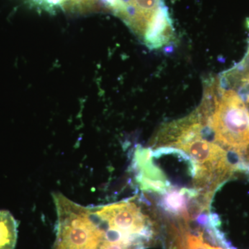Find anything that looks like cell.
Instances as JSON below:
<instances>
[{
  "label": "cell",
  "mask_w": 249,
  "mask_h": 249,
  "mask_svg": "<svg viewBox=\"0 0 249 249\" xmlns=\"http://www.w3.org/2000/svg\"><path fill=\"white\" fill-rule=\"evenodd\" d=\"M30 1L34 5L45 11L53 12L55 10L64 8L66 0H30Z\"/></svg>",
  "instance_id": "11"
},
{
  "label": "cell",
  "mask_w": 249,
  "mask_h": 249,
  "mask_svg": "<svg viewBox=\"0 0 249 249\" xmlns=\"http://www.w3.org/2000/svg\"><path fill=\"white\" fill-rule=\"evenodd\" d=\"M247 27L249 29V19ZM219 78L223 86L235 90L242 99L249 96V39L248 48L243 59L235 66L224 72Z\"/></svg>",
  "instance_id": "8"
},
{
  "label": "cell",
  "mask_w": 249,
  "mask_h": 249,
  "mask_svg": "<svg viewBox=\"0 0 249 249\" xmlns=\"http://www.w3.org/2000/svg\"><path fill=\"white\" fill-rule=\"evenodd\" d=\"M201 196L195 188H169L164 193L161 201L162 207L167 212L182 219L188 224L193 219L189 211L191 199Z\"/></svg>",
  "instance_id": "7"
},
{
  "label": "cell",
  "mask_w": 249,
  "mask_h": 249,
  "mask_svg": "<svg viewBox=\"0 0 249 249\" xmlns=\"http://www.w3.org/2000/svg\"><path fill=\"white\" fill-rule=\"evenodd\" d=\"M173 35L171 18L168 9L162 3L149 23L142 40L149 49H157L170 42Z\"/></svg>",
  "instance_id": "6"
},
{
  "label": "cell",
  "mask_w": 249,
  "mask_h": 249,
  "mask_svg": "<svg viewBox=\"0 0 249 249\" xmlns=\"http://www.w3.org/2000/svg\"><path fill=\"white\" fill-rule=\"evenodd\" d=\"M206 247H207V248L209 249H222V248H219V247H212V246L207 245V244H206Z\"/></svg>",
  "instance_id": "13"
},
{
  "label": "cell",
  "mask_w": 249,
  "mask_h": 249,
  "mask_svg": "<svg viewBox=\"0 0 249 249\" xmlns=\"http://www.w3.org/2000/svg\"><path fill=\"white\" fill-rule=\"evenodd\" d=\"M174 240L179 245L181 249H209L203 239V232H199V235H193L187 231V226L184 223L180 224L179 228L174 229Z\"/></svg>",
  "instance_id": "10"
},
{
  "label": "cell",
  "mask_w": 249,
  "mask_h": 249,
  "mask_svg": "<svg viewBox=\"0 0 249 249\" xmlns=\"http://www.w3.org/2000/svg\"><path fill=\"white\" fill-rule=\"evenodd\" d=\"M197 109L214 142L239 157V169L249 171V111L238 93L211 78Z\"/></svg>",
  "instance_id": "1"
},
{
  "label": "cell",
  "mask_w": 249,
  "mask_h": 249,
  "mask_svg": "<svg viewBox=\"0 0 249 249\" xmlns=\"http://www.w3.org/2000/svg\"><path fill=\"white\" fill-rule=\"evenodd\" d=\"M243 101H245L246 106H247V107L248 108L249 111V96H247V97L244 98Z\"/></svg>",
  "instance_id": "12"
},
{
  "label": "cell",
  "mask_w": 249,
  "mask_h": 249,
  "mask_svg": "<svg viewBox=\"0 0 249 249\" xmlns=\"http://www.w3.org/2000/svg\"><path fill=\"white\" fill-rule=\"evenodd\" d=\"M203 136L204 132L176 142L170 147L181 150L189 156L194 168L195 189L202 196L212 197L216 190L239 168L229 160L225 149L203 138Z\"/></svg>",
  "instance_id": "2"
},
{
  "label": "cell",
  "mask_w": 249,
  "mask_h": 249,
  "mask_svg": "<svg viewBox=\"0 0 249 249\" xmlns=\"http://www.w3.org/2000/svg\"><path fill=\"white\" fill-rule=\"evenodd\" d=\"M18 222L7 211H0V249H15L18 240Z\"/></svg>",
  "instance_id": "9"
},
{
  "label": "cell",
  "mask_w": 249,
  "mask_h": 249,
  "mask_svg": "<svg viewBox=\"0 0 249 249\" xmlns=\"http://www.w3.org/2000/svg\"><path fill=\"white\" fill-rule=\"evenodd\" d=\"M162 3L161 0H117L114 14L142 38L149 23Z\"/></svg>",
  "instance_id": "4"
},
{
  "label": "cell",
  "mask_w": 249,
  "mask_h": 249,
  "mask_svg": "<svg viewBox=\"0 0 249 249\" xmlns=\"http://www.w3.org/2000/svg\"><path fill=\"white\" fill-rule=\"evenodd\" d=\"M152 152L149 149L138 148L134 156V163L138 170L137 181L144 191L164 194L170 188L164 174L152 162Z\"/></svg>",
  "instance_id": "5"
},
{
  "label": "cell",
  "mask_w": 249,
  "mask_h": 249,
  "mask_svg": "<svg viewBox=\"0 0 249 249\" xmlns=\"http://www.w3.org/2000/svg\"><path fill=\"white\" fill-rule=\"evenodd\" d=\"M100 213L114 230L142 241L152 235V222L142 208L132 199L98 206Z\"/></svg>",
  "instance_id": "3"
}]
</instances>
